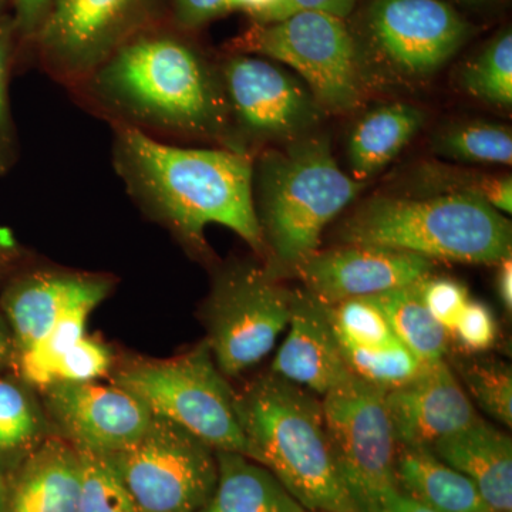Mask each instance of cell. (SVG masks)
<instances>
[{
	"label": "cell",
	"mask_w": 512,
	"mask_h": 512,
	"mask_svg": "<svg viewBox=\"0 0 512 512\" xmlns=\"http://www.w3.org/2000/svg\"><path fill=\"white\" fill-rule=\"evenodd\" d=\"M92 311L93 308L89 306H79L64 313L46 333L45 338L33 348L16 356L20 375L26 382L40 389L55 382L57 360L86 336L87 318Z\"/></svg>",
	"instance_id": "30"
},
{
	"label": "cell",
	"mask_w": 512,
	"mask_h": 512,
	"mask_svg": "<svg viewBox=\"0 0 512 512\" xmlns=\"http://www.w3.org/2000/svg\"><path fill=\"white\" fill-rule=\"evenodd\" d=\"M215 456L217 485L198 512L306 511L268 468L232 451H215Z\"/></svg>",
	"instance_id": "23"
},
{
	"label": "cell",
	"mask_w": 512,
	"mask_h": 512,
	"mask_svg": "<svg viewBox=\"0 0 512 512\" xmlns=\"http://www.w3.org/2000/svg\"><path fill=\"white\" fill-rule=\"evenodd\" d=\"M228 13V0H168L167 20L175 28L197 35Z\"/></svg>",
	"instance_id": "38"
},
{
	"label": "cell",
	"mask_w": 512,
	"mask_h": 512,
	"mask_svg": "<svg viewBox=\"0 0 512 512\" xmlns=\"http://www.w3.org/2000/svg\"><path fill=\"white\" fill-rule=\"evenodd\" d=\"M9 487L0 477V512H8Z\"/></svg>",
	"instance_id": "45"
},
{
	"label": "cell",
	"mask_w": 512,
	"mask_h": 512,
	"mask_svg": "<svg viewBox=\"0 0 512 512\" xmlns=\"http://www.w3.org/2000/svg\"><path fill=\"white\" fill-rule=\"evenodd\" d=\"M362 512H436L404 495L397 487L386 488L366 500Z\"/></svg>",
	"instance_id": "40"
},
{
	"label": "cell",
	"mask_w": 512,
	"mask_h": 512,
	"mask_svg": "<svg viewBox=\"0 0 512 512\" xmlns=\"http://www.w3.org/2000/svg\"><path fill=\"white\" fill-rule=\"evenodd\" d=\"M384 394L353 376L322 397L340 473L359 510L373 495L396 487L394 461L399 444Z\"/></svg>",
	"instance_id": "13"
},
{
	"label": "cell",
	"mask_w": 512,
	"mask_h": 512,
	"mask_svg": "<svg viewBox=\"0 0 512 512\" xmlns=\"http://www.w3.org/2000/svg\"><path fill=\"white\" fill-rule=\"evenodd\" d=\"M12 6V25L20 45L32 49L37 33L45 25L57 0H8Z\"/></svg>",
	"instance_id": "39"
},
{
	"label": "cell",
	"mask_w": 512,
	"mask_h": 512,
	"mask_svg": "<svg viewBox=\"0 0 512 512\" xmlns=\"http://www.w3.org/2000/svg\"><path fill=\"white\" fill-rule=\"evenodd\" d=\"M43 390L47 412L64 439L100 454L136 441L153 416L146 404L117 384L55 382Z\"/></svg>",
	"instance_id": "14"
},
{
	"label": "cell",
	"mask_w": 512,
	"mask_h": 512,
	"mask_svg": "<svg viewBox=\"0 0 512 512\" xmlns=\"http://www.w3.org/2000/svg\"><path fill=\"white\" fill-rule=\"evenodd\" d=\"M13 355V340L12 335L6 329V326L3 325L2 320H0V363L6 362L10 356Z\"/></svg>",
	"instance_id": "44"
},
{
	"label": "cell",
	"mask_w": 512,
	"mask_h": 512,
	"mask_svg": "<svg viewBox=\"0 0 512 512\" xmlns=\"http://www.w3.org/2000/svg\"><path fill=\"white\" fill-rule=\"evenodd\" d=\"M356 5L357 0H285L281 20L305 10L328 13L336 18L348 20L355 13Z\"/></svg>",
	"instance_id": "41"
},
{
	"label": "cell",
	"mask_w": 512,
	"mask_h": 512,
	"mask_svg": "<svg viewBox=\"0 0 512 512\" xmlns=\"http://www.w3.org/2000/svg\"><path fill=\"white\" fill-rule=\"evenodd\" d=\"M424 111L409 103L384 104L367 111L350 130L349 175L359 183L386 170L424 126Z\"/></svg>",
	"instance_id": "21"
},
{
	"label": "cell",
	"mask_w": 512,
	"mask_h": 512,
	"mask_svg": "<svg viewBox=\"0 0 512 512\" xmlns=\"http://www.w3.org/2000/svg\"><path fill=\"white\" fill-rule=\"evenodd\" d=\"M104 457L140 512H198L217 485L215 450L156 414L136 441Z\"/></svg>",
	"instance_id": "11"
},
{
	"label": "cell",
	"mask_w": 512,
	"mask_h": 512,
	"mask_svg": "<svg viewBox=\"0 0 512 512\" xmlns=\"http://www.w3.org/2000/svg\"><path fill=\"white\" fill-rule=\"evenodd\" d=\"M285 0H228L229 13H245L251 23H272L282 18Z\"/></svg>",
	"instance_id": "42"
},
{
	"label": "cell",
	"mask_w": 512,
	"mask_h": 512,
	"mask_svg": "<svg viewBox=\"0 0 512 512\" xmlns=\"http://www.w3.org/2000/svg\"><path fill=\"white\" fill-rule=\"evenodd\" d=\"M113 286L109 275L50 266L29 269L13 278L3 292L2 308L12 330L15 355L45 338L64 313L79 306L96 309Z\"/></svg>",
	"instance_id": "16"
},
{
	"label": "cell",
	"mask_w": 512,
	"mask_h": 512,
	"mask_svg": "<svg viewBox=\"0 0 512 512\" xmlns=\"http://www.w3.org/2000/svg\"><path fill=\"white\" fill-rule=\"evenodd\" d=\"M114 384L133 393L151 414L174 421L212 450L254 460L235 412V392L218 369L207 340L171 359L123 367Z\"/></svg>",
	"instance_id": "8"
},
{
	"label": "cell",
	"mask_w": 512,
	"mask_h": 512,
	"mask_svg": "<svg viewBox=\"0 0 512 512\" xmlns=\"http://www.w3.org/2000/svg\"><path fill=\"white\" fill-rule=\"evenodd\" d=\"M339 167L325 134L312 133L254 157V204L272 278L293 276L322 234L365 190Z\"/></svg>",
	"instance_id": "3"
},
{
	"label": "cell",
	"mask_w": 512,
	"mask_h": 512,
	"mask_svg": "<svg viewBox=\"0 0 512 512\" xmlns=\"http://www.w3.org/2000/svg\"><path fill=\"white\" fill-rule=\"evenodd\" d=\"M431 450L473 481L493 512H512V441L483 419L437 441Z\"/></svg>",
	"instance_id": "19"
},
{
	"label": "cell",
	"mask_w": 512,
	"mask_h": 512,
	"mask_svg": "<svg viewBox=\"0 0 512 512\" xmlns=\"http://www.w3.org/2000/svg\"><path fill=\"white\" fill-rule=\"evenodd\" d=\"M45 419L22 386L0 379V461L32 453L45 436Z\"/></svg>",
	"instance_id": "27"
},
{
	"label": "cell",
	"mask_w": 512,
	"mask_h": 512,
	"mask_svg": "<svg viewBox=\"0 0 512 512\" xmlns=\"http://www.w3.org/2000/svg\"><path fill=\"white\" fill-rule=\"evenodd\" d=\"M305 512H311V511L306 510Z\"/></svg>",
	"instance_id": "46"
},
{
	"label": "cell",
	"mask_w": 512,
	"mask_h": 512,
	"mask_svg": "<svg viewBox=\"0 0 512 512\" xmlns=\"http://www.w3.org/2000/svg\"><path fill=\"white\" fill-rule=\"evenodd\" d=\"M167 12L168 0H57L32 50L46 76L67 90Z\"/></svg>",
	"instance_id": "12"
},
{
	"label": "cell",
	"mask_w": 512,
	"mask_h": 512,
	"mask_svg": "<svg viewBox=\"0 0 512 512\" xmlns=\"http://www.w3.org/2000/svg\"><path fill=\"white\" fill-rule=\"evenodd\" d=\"M110 367V350L99 340L84 336L57 360L55 382H96L109 373Z\"/></svg>",
	"instance_id": "35"
},
{
	"label": "cell",
	"mask_w": 512,
	"mask_h": 512,
	"mask_svg": "<svg viewBox=\"0 0 512 512\" xmlns=\"http://www.w3.org/2000/svg\"><path fill=\"white\" fill-rule=\"evenodd\" d=\"M293 295L256 262H234L217 271L204 306L205 340L222 375L237 377L274 349L288 328Z\"/></svg>",
	"instance_id": "10"
},
{
	"label": "cell",
	"mask_w": 512,
	"mask_h": 512,
	"mask_svg": "<svg viewBox=\"0 0 512 512\" xmlns=\"http://www.w3.org/2000/svg\"><path fill=\"white\" fill-rule=\"evenodd\" d=\"M111 161L128 197L197 255L210 254L205 228L231 229L264 259L254 204V157L228 148L181 147L114 127Z\"/></svg>",
	"instance_id": "2"
},
{
	"label": "cell",
	"mask_w": 512,
	"mask_h": 512,
	"mask_svg": "<svg viewBox=\"0 0 512 512\" xmlns=\"http://www.w3.org/2000/svg\"><path fill=\"white\" fill-rule=\"evenodd\" d=\"M224 49L288 67L326 114L352 113L370 96L348 20L328 13L305 10L278 22L251 23Z\"/></svg>",
	"instance_id": "7"
},
{
	"label": "cell",
	"mask_w": 512,
	"mask_h": 512,
	"mask_svg": "<svg viewBox=\"0 0 512 512\" xmlns=\"http://www.w3.org/2000/svg\"><path fill=\"white\" fill-rule=\"evenodd\" d=\"M451 333L457 339L458 345L467 352H487L497 342V319L485 303L470 299Z\"/></svg>",
	"instance_id": "37"
},
{
	"label": "cell",
	"mask_w": 512,
	"mask_h": 512,
	"mask_svg": "<svg viewBox=\"0 0 512 512\" xmlns=\"http://www.w3.org/2000/svg\"><path fill=\"white\" fill-rule=\"evenodd\" d=\"M420 295L433 318L447 329L456 328L461 312L470 301L466 286L454 279L427 276L420 282Z\"/></svg>",
	"instance_id": "36"
},
{
	"label": "cell",
	"mask_w": 512,
	"mask_h": 512,
	"mask_svg": "<svg viewBox=\"0 0 512 512\" xmlns=\"http://www.w3.org/2000/svg\"><path fill=\"white\" fill-rule=\"evenodd\" d=\"M76 450L82 468L79 512H140L104 454L87 448Z\"/></svg>",
	"instance_id": "32"
},
{
	"label": "cell",
	"mask_w": 512,
	"mask_h": 512,
	"mask_svg": "<svg viewBox=\"0 0 512 512\" xmlns=\"http://www.w3.org/2000/svg\"><path fill=\"white\" fill-rule=\"evenodd\" d=\"M453 372L470 399L488 416L512 426V372L508 363L481 357H457Z\"/></svg>",
	"instance_id": "28"
},
{
	"label": "cell",
	"mask_w": 512,
	"mask_h": 512,
	"mask_svg": "<svg viewBox=\"0 0 512 512\" xmlns=\"http://www.w3.org/2000/svg\"><path fill=\"white\" fill-rule=\"evenodd\" d=\"M397 444L433 447L481 419L447 359L430 363L403 386L384 394Z\"/></svg>",
	"instance_id": "17"
},
{
	"label": "cell",
	"mask_w": 512,
	"mask_h": 512,
	"mask_svg": "<svg viewBox=\"0 0 512 512\" xmlns=\"http://www.w3.org/2000/svg\"><path fill=\"white\" fill-rule=\"evenodd\" d=\"M394 481L404 495L436 512H493L473 481L430 447H397Z\"/></svg>",
	"instance_id": "22"
},
{
	"label": "cell",
	"mask_w": 512,
	"mask_h": 512,
	"mask_svg": "<svg viewBox=\"0 0 512 512\" xmlns=\"http://www.w3.org/2000/svg\"><path fill=\"white\" fill-rule=\"evenodd\" d=\"M497 278H495V284H497V293L500 302L503 303L505 311H512V258L501 259L498 262Z\"/></svg>",
	"instance_id": "43"
},
{
	"label": "cell",
	"mask_w": 512,
	"mask_h": 512,
	"mask_svg": "<svg viewBox=\"0 0 512 512\" xmlns=\"http://www.w3.org/2000/svg\"><path fill=\"white\" fill-rule=\"evenodd\" d=\"M288 328L269 372L320 397L352 379L330 323L328 306L305 289H295Z\"/></svg>",
	"instance_id": "18"
},
{
	"label": "cell",
	"mask_w": 512,
	"mask_h": 512,
	"mask_svg": "<svg viewBox=\"0 0 512 512\" xmlns=\"http://www.w3.org/2000/svg\"><path fill=\"white\" fill-rule=\"evenodd\" d=\"M419 184L424 194H471L483 198L501 214L512 212L511 175L470 173L456 168L427 165L419 171Z\"/></svg>",
	"instance_id": "31"
},
{
	"label": "cell",
	"mask_w": 512,
	"mask_h": 512,
	"mask_svg": "<svg viewBox=\"0 0 512 512\" xmlns=\"http://www.w3.org/2000/svg\"><path fill=\"white\" fill-rule=\"evenodd\" d=\"M227 99L232 150L255 157L308 134L326 113L309 87L288 67L254 55L217 57Z\"/></svg>",
	"instance_id": "9"
},
{
	"label": "cell",
	"mask_w": 512,
	"mask_h": 512,
	"mask_svg": "<svg viewBox=\"0 0 512 512\" xmlns=\"http://www.w3.org/2000/svg\"><path fill=\"white\" fill-rule=\"evenodd\" d=\"M352 16L348 25L370 94L424 86L474 32L444 0H367Z\"/></svg>",
	"instance_id": "6"
},
{
	"label": "cell",
	"mask_w": 512,
	"mask_h": 512,
	"mask_svg": "<svg viewBox=\"0 0 512 512\" xmlns=\"http://www.w3.org/2000/svg\"><path fill=\"white\" fill-rule=\"evenodd\" d=\"M82 468L66 439L42 441L9 488L8 512H79Z\"/></svg>",
	"instance_id": "20"
},
{
	"label": "cell",
	"mask_w": 512,
	"mask_h": 512,
	"mask_svg": "<svg viewBox=\"0 0 512 512\" xmlns=\"http://www.w3.org/2000/svg\"><path fill=\"white\" fill-rule=\"evenodd\" d=\"M458 84L468 96L508 110L512 106V33L503 29L458 72Z\"/></svg>",
	"instance_id": "25"
},
{
	"label": "cell",
	"mask_w": 512,
	"mask_h": 512,
	"mask_svg": "<svg viewBox=\"0 0 512 512\" xmlns=\"http://www.w3.org/2000/svg\"><path fill=\"white\" fill-rule=\"evenodd\" d=\"M16 42L12 19L0 13V174L15 163L18 148L9 106V79Z\"/></svg>",
	"instance_id": "34"
},
{
	"label": "cell",
	"mask_w": 512,
	"mask_h": 512,
	"mask_svg": "<svg viewBox=\"0 0 512 512\" xmlns=\"http://www.w3.org/2000/svg\"><path fill=\"white\" fill-rule=\"evenodd\" d=\"M67 92L111 128L232 150L217 57L168 20L131 36Z\"/></svg>",
	"instance_id": "1"
},
{
	"label": "cell",
	"mask_w": 512,
	"mask_h": 512,
	"mask_svg": "<svg viewBox=\"0 0 512 512\" xmlns=\"http://www.w3.org/2000/svg\"><path fill=\"white\" fill-rule=\"evenodd\" d=\"M338 342L353 376L383 392H390L410 382L426 366L402 343L389 348H363L342 339H338Z\"/></svg>",
	"instance_id": "29"
},
{
	"label": "cell",
	"mask_w": 512,
	"mask_h": 512,
	"mask_svg": "<svg viewBox=\"0 0 512 512\" xmlns=\"http://www.w3.org/2000/svg\"><path fill=\"white\" fill-rule=\"evenodd\" d=\"M434 261L392 249L340 245L318 251L303 262L296 276L305 291L326 306L369 298L416 284L433 274Z\"/></svg>",
	"instance_id": "15"
},
{
	"label": "cell",
	"mask_w": 512,
	"mask_h": 512,
	"mask_svg": "<svg viewBox=\"0 0 512 512\" xmlns=\"http://www.w3.org/2000/svg\"><path fill=\"white\" fill-rule=\"evenodd\" d=\"M336 239L434 262L498 264L512 255L510 220L471 194L375 195L340 221Z\"/></svg>",
	"instance_id": "5"
},
{
	"label": "cell",
	"mask_w": 512,
	"mask_h": 512,
	"mask_svg": "<svg viewBox=\"0 0 512 512\" xmlns=\"http://www.w3.org/2000/svg\"><path fill=\"white\" fill-rule=\"evenodd\" d=\"M433 150L458 163L511 165V128L480 120L451 124L434 134Z\"/></svg>",
	"instance_id": "26"
},
{
	"label": "cell",
	"mask_w": 512,
	"mask_h": 512,
	"mask_svg": "<svg viewBox=\"0 0 512 512\" xmlns=\"http://www.w3.org/2000/svg\"><path fill=\"white\" fill-rule=\"evenodd\" d=\"M239 426L254 453L311 512H360L333 450L322 400L275 373L235 392Z\"/></svg>",
	"instance_id": "4"
},
{
	"label": "cell",
	"mask_w": 512,
	"mask_h": 512,
	"mask_svg": "<svg viewBox=\"0 0 512 512\" xmlns=\"http://www.w3.org/2000/svg\"><path fill=\"white\" fill-rule=\"evenodd\" d=\"M420 282L390 289L372 298L382 309L397 340L424 365H430L446 359L450 333L424 305Z\"/></svg>",
	"instance_id": "24"
},
{
	"label": "cell",
	"mask_w": 512,
	"mask_h": 512,
	"mask_svg": "<svg viewBox=\"0 0 512 512\" xmlns=\"http://www.w3.org/2000/svg\"><path fill=\"white\" fill-rule=\"evenodd\" d=\"M336 338L363 348H389L400 343L372 296L328 306Z\"/></svg>",
	"instance_id": "33"
},
{
	"label": "cell",
	"mask_w": 512,
	"mask_h": 512,
	"mask_svg": "<svg viewBox=\"0 0 512 512\" xmlns=\"http://www.w3.org/2000/svg\"><path fill=\"white\" fill-rule=\"evenodd\" d=\"M0 2H2V0H0Z\"/></svg>",
	"instance_id": "47"
}]
</instances>
